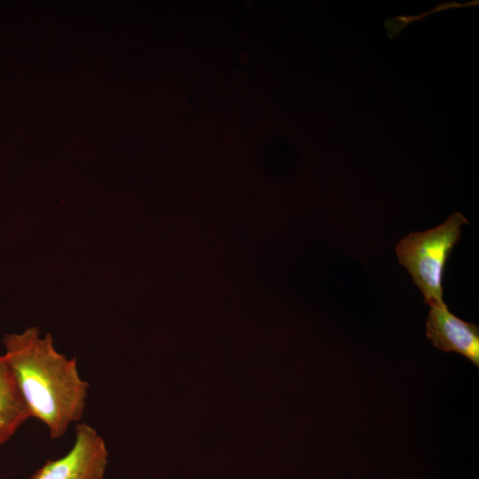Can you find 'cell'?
Returning a JSON list of instances; mask_svg holds the SVG:
<instances>
[{"label": "cell", "instance_id": "obj_1", "mask_svg": "<svg viewBox=\"0 0 479 479\" xmlns=\"http://www.w3.org/2000/svg\"><path fill=\"white\" fill-rule=\"evenodd\" d=\"M5 357L30 417L44 423L51 439H59L83 415L90 383L78 373L75 357L59 353L52 338L37 327L6 334Z\"/></svg>", "mask_w": 479, "mask_h": 479}, {"label": "cell", "instance_id": "obj_2", "mask_svg": "<svg viewBox=\"0 0 479 479\" xmlns=\"http://www.w3.org/2000/svg\"><path fill=\"white\" fill-rule=\"evenodd\" d=\"M468 221L459 212L443 224L420 232H410L397 245L396 253L429 306L443 303V276L447 259Z\"/></svg>", "mask_w": 479, "mask_h": 479}, {"label": "cell", "instance_id": "obj_3", "mask_svg": "<svg viewBox=\"0 0 479 479\" xmlns=\"http://www.w3.org/2000/svg\"><path fill=\"white\" fill-rule=\"evenodd\" d=\"M108 452L105 440L86 423L75 427L70 451L57 459H49L28 479H103Z\"/></svg>", "mask_w": 479, "mask_h": 479}, {"label": "cell", "instance_id": "obj_4", "mask_svg": "<svg viewBox=\"0 0 479 479\" xmlns=\"http://www.w3.org/2000/svg\"><path fill=\"white\" fill-rule=\"evenodd\" d=\"M426 331L436 348L459 353L479 366L478 326L451 313L444 302L430 305Z\"/></svg>", "mask_w": 479, "mask_h": 479}, {"label": "cell", "instance_id": "obj_5", "mask_svg": "<svg viewBox=\"0 0 479 479\" xmlns=\"http://www.w3.org/2000/svg\"><path fill=\"white\" fill-rule=\"evenodd\" d=\"M30 417L13 372L5 357H0V445L8 441Z\"/></svg>", "mask_w": 479, "mask_h": 479}]
</instances>
